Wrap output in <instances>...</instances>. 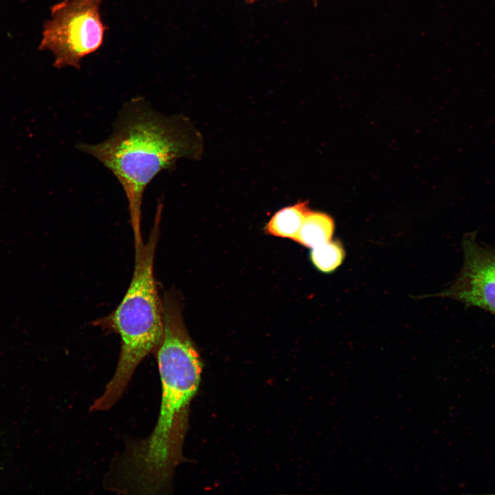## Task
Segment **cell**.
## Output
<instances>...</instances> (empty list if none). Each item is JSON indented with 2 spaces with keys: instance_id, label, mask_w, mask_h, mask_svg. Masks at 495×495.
<instances>
[{
  "instance_id": "cell-1",
  "label": "cell",
  "mask_w": 495,
  "mask_h": 495,
  "mask_svg": "<svg viewBox=\"0 0 495 495\" xmlns=\"http://www.w3.org/2000/svg\"><path fill=\"white\" fill-rule=\"evenodd\" d=\"M164 335L156 352L162 385L160 415L150 435L123 458L122 483L143 494L164 490L181 456L189 404L201 380L202 363L171 295L162 300Z\"/></svg>"
},
{
  "instance_id": "cell-2",
  "label": "cell",
  "mask_w": 495,
  "mask_h": 495,
  "mask_svg": "<svg viewBox=\"0 0 495 495\" xmlns=\"http://www.w3.org/2000/svg\"><path fill=\"white\" fill-rule=\"evenodd\" d=\"M77 148L100 162L120 184L128 201L135 250L144 243L141 210L148 184L178 160L197 159L202 141L184 116L162 114L143 98H135L123 105L109 138L99 143H80Z\"/></svg>"
},
{
  "instance_id": "cell-3",
  "label": "cell",
  "mask_w": 495,
  "mask_h": 495,
  "mask_svg": "<svg viewBox=\"0 0 495 495\" xmlns=\"http://www.w3.org/2000/svg\"><path fill=\"white\" fill-rule=\"evenodd\" d=\"M162 204H158L153 227L146 243L135 250V265L129 288L122 301L98 324L114 331L121 338L116 371L92 410L109 409L122 396L137 366L155 352L164 335L162 300L154 275V260L159 239Z\"/></svg>"
},
{
  "instance_id": "cell-4",
  "label": "cell",
  "mask_w": 495,
  "mask_h": 495,
  "mask_svg": "<svg viewBox=\"0 0 495 495\" xmlns=\"http://www.w3.org/2000/svg\"><path fill=\"white\" fill-rule=\"evenodd\" d=\"M101 0H64L52 8L40 50H50L57 68L80 67V61L102 45L107 27L100 16Z\"/></svg>"
},
{
  "instance_id": "cell-5",
  "label": "cell",
  "mask_w": 495,
  "mask_h": 495,
  "mask_svg": "<svg viewBox=\"0 0 495 495\" xmlns=\"http://www.w3.org/2000/svg\"><path fill=\"white\" fill-rule=\"evenodd\" d=\"M477 232L462 237L463 265L453 283L436 296L455 299L495 316V245H482Z\"/></svg>"
},
{
  "instance_id": "cell-6",
  "label": "cell",
  "mask_w": 495,
  "mask_h": 495,
  "mask_svg": "<svg viewBox=\"0 0 495 495\" xmlns=\"http://www.w3.org/2000/svg\"><path fill=\"white\" fill-rule=\"evenodd\" d=\"M309 210L307 201L285 207L273 215L266 224L265 232L270 235L294 240Z\"/></svg>"
},
{
  "instance_id": "cell-7",
  "label": "cell",
  "mask_w": 495,
  "mask_h": 495,
  "mask_svg": "<svg viewBox=\"0 0 495 495\" xmlns=\"http://www.w3.org/2000/svg\"><path fill=\"white\" fill-rule=\"evenodd\" d=\"M334 227L333 219L329 215L309 210L294 241L305 247L313 248L331 241Z\"/></svg>"
},
{
  "instance_id": "cell-8",
  "label": "cell",
  "mask_w": 495,
  "mask_h": 495,
  "mask_svg": "<svg viewBox=\"0 0 495 495\" xmlns=\"http://www.w3.org/2000/svg\"><path fill=\"white\" fill-rule=\"evenodd\" d=\"M345 252L342 244L337 241H329L311 249L310 258L319 271L331 273L343 262Z\"/></svg>"
},
{
  "instance_id": "cell-9",
  "label": "cell",
  "mask_w": 495,
  "mask_h": 495,
  "mask_svg": "<svg viewBox=\"0 0 495 495\" xmlns=\"http://www.w3.org/2000/svg\"><path fill=\"white\" fill-rule=\"evenodd\" d=\"M246 4H253L258 0H243ZM279 1H287V0H279Z\"/></svg>"
},
{
  "instance_id": "cell-10",
  "label": "cell",
  "mask_w": 495,
  "mask_h": 495,
  "mask_svg": "<svg viewBox=\"0 0 495 495\" xmlns=\"http://www.w3.org/2000/svg\"><path fill=\"white\" fill-rule=\"evenodd\" d=\"M313 3L316 5L318 3V0H312Z\"/></svg>"
}]
</instances>
